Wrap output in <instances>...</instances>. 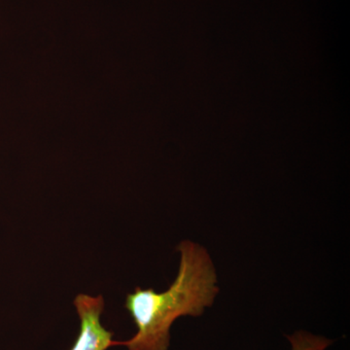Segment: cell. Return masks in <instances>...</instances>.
I'll return each instance as SVG.
<instances>
[{"mask_svg":"<svg viewBox=\"0 0 350 350\" xmlns=\"http://www.w3.org/2000/svg\"><path fill=\"white\" fill-rule=\"evenodd\" d=\"M180 253L178 273L167 290L135 288L129 294L125 308L137 326V333L126 342H115L128 350H167L170 328L182 317H199L214 304L219 293L217 273L204 246L184 241L176 248Z\"/></svg>","mask_w":350,"mask_h":350,"instance_id":"cell-1","label":"cell"},{"mask_svg":"<svg viewBox=\"0 0 350 350\" xmlns=\"http://www.w3.org/2000/svg\"><path fill=\"white\" fill-rule=\"evenodd\" d=\"M75 306L80 319V332L70 350H107L114 347L113 333L101 324L100 315L105 308L103 296L80 294Z\"/></svg>","mask_w":350,"mask_h":350,"instance_id":"cell-2","label":"cell"},{"mask_svg":"<svg viewBox=\"0 0 350 350\" xmlns=\"http://www.w3.org/2000/svg\"><path fill=\"white\" fill-rule=\"evenodd\" d=\"M290 350H327L333 345L334 340L325 336L317 335L306 330L295 331L286 335Z\"/></svg>","mask_w":350,"mask_h":350,"instance_id":"cell-3","label":"cell"}]
</instances>
